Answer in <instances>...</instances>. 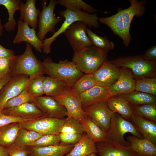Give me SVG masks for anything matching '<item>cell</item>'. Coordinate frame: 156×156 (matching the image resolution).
I'll use <instances>...</instances> for the list:
<instances>
[{"instance_id":"cell-7","label":"cell","mask_w":156,"mask_h":156,"mask_svg":"<svg viewBox=\"0 0 156 156\" xmlns=\"http://www.w3.org/2000/svg\"><path fill=\"white\" fill-rule=\"evenodd\" d=\"M57 4V1L50 0L49 5L47 6L46 1H41L42 9L38 16V30L36 35L41 41H43L47 33L50 32L54 34L56 31V25L62 21L63 19L60 17H56L54 13L55 8Z\"/></svg>"},{"instance_id":"cell-17","label":"cell","mask_w":156,"mask_h":156,"mask_svg":"<svg viewBox=\"0 0 156 156\" xmlns=\"http://www.w3.org/2000/svg\"><path fill=\"white\" fill-rule=\"evenodd\" d=\"M17 31L14 38L13 43L19 44L25 41L29 43L38 52H42L43 41L40 40L38 37L36 31L31 28L27 23L17 20Z\"/></svg>"},{"instance_id":"cell-45","label":"cell","mask_w":156,"mask_h":156,"mask_svg":"<svg viewBox=\"0 0 156 156\" xmlns=\"http://www.w3.org/2000/svg\"><path fill=\"white\" fill-rule=\"evenodd\" d=\"M12 57L0 58V79L10 72V62Z\"/></svg>"},{"instance_id":"cell-47","label":"cell","mask_w":156,"mask_h":156,"mask_svg":"<svg viewBox=\"0 0 156 156\" xmlns=\"http://www.w3.org/2000/svg\"><path fill=\"white\" fill-rule=\"evenodd\" d=\"M142 55L147 60L156 61V46L155 45L146 50Z\"/></svg>"},{"instance_id":"cell-4","label":"cell","mask_w":156,"mask_h":156,"mask_svg":"<svg viewBox=\"0 0 156 156\" xmlns=\"http://www.w3.org/2000/svg\"><path fill=\"white\" fill-rule=\"evenodd\" d=\"M109 61L119 67H123L129 69L135 80L156 77V61L147 60L142 55L123 56Z\"/></svg>"},{"instance_id":"cell-54","label":"cell","mask_w":156,"mask_h":156,"mask_svg":"<svg viewBox=\"0 0 156 156\" xmlns=\"http://www.w3.org/2000/svg\"><path fill=\"white\" fill-rule=\"evenodd\" d=\"M27 156H33L31 154H29Z\"/></svg>"},{"instance_id":"cell-44","label":"cell","mask_w":156,"mask_h":156,"mask_svg":"<svg viewBox=\"0 0 156 156\" xmlns=\"http://www.w3.org/2000/svg\"><path fill=\"white\" fill-rule=\"evenodd\" d=\"M21 117L7 115L0 110V127L11 123L30 121Z\"/></svg>"},{"instance_id":"cell-9","label":"cell","mask_w":156,"mask_h":156,"mask_svg":"<svg viewBox=\"0 0 156 156\" xmlns=\"http://www.w3.org/2000/svg\"><path fill=\"white\" fill-rule=\"evenodd\" d=\"M65 118L43 116L31 120L19 123L21 128L33 131L42 135H58Z\"/></svg>"},{"instance_id":"cell-25","label":"cell","mask_w":156,"mask_h":156,"mask_svg":"<svg viewBox=\"0 0 156 156\" xmlns=\"http://www.w3.org/2000/svg\"><path fill=\"white\" fill-rule=\"evenodd\" d=\"M107 103L109 108L114 113H118L127 120H130L134 114L132 105L120 95L110 96Z\"/></svg>"},{"instance_id":"cell-32","label":"cell","mask_w":156,"mask_h":156,"mask_svg":"<svg viewBox=\"0 0 156 156\" xmlns=\"http://www.w3.org/2000/svg\"><path fill=\"white\" fill-rule=\"evenodd\" d=\"M43 135L35 131L20 128L14 144L17 146H28Z\"/></svg>"},{"instance_id":"cell-30","label":"cell","mask_w":156,"mask_h":156,"mask_svg":"<svg viewBox=\"0 0 156 156\" xmlns=\"http://www.w3.org/2000/svg\"><path fill=\"white\" fill-rule=\"evenodd\" d=\"M43 85L44 94L51 97L59 95L69 86L64 81L50 76L44 77Z\"/></svg>"},{"instance_id":"cell-3","label":"cell","mask_w":156,"mask_h":156,"mask_svg":"<svg viewBox=\"0 0 156 156\" xmlns=\"http://www.w3.org/2000/svg\"><path fill=\"white\" fill-rule=\"evenodd\" d=\"M43 66L45 74L64 81L71 87L84 75L73 62L67 59L60 60L57 63L47 57L43 62Z\"/></svg>"},{"instance_id":"cell-6","label":"cell","mask_w":156,"mask_h":156,"mask_svg":"<svg viewBox=\"0 0 156 156\" xmlns=\"http://www.w3.org/2000/svg\"><path fill=\"white\" fill-rule=\"evenodd\" d=\"M130 133L140 138L143 137L134 125L125 119L117 113H114L109 129L107 133V140L115 142L125 146H130V143L125 140L124 136L126 133Z\"/></svg>"},{"instance_id":"cell-14","label":"cell","mask_w":156,"mask_h":156,"mask_svg":"<svg viewBox=\"0 0 156 156\" xmlns=\"http://www.w3.org/2000/svg\"><path fill=\"white\" fill-rule=\"evenodd\" d=\"M120 68L107 60L92 74L96 85L109 87L118 79Z\"/></svg>"},{"instance_id":"cell-11","label":"cell","mask_w":156,"mask_h":156,"mask_svg":"<svg viewBox=\"0 0 156 156\" xmlns=\"http://www.w3.org/2000/svg\"><path fill=\"white\" fill-rule=\"evenodd\" d=\"M83 109L87 116L106 133L108 132L114 113L109 108L107 101L101 102Z\"/></svg>"},{"instance_id":"cell-8","label":"cell","mask_w":156,"mask_h":156,"mask_svg":"<svg viewBox=\"0 0 156 156\" xmlns=\"http://www.w3.org/2000/svg\"><path fill=\"white\" fill-rule=\"evenodd\" d=\"M64 106L67 116L72 117L80 123L86 116L82 106L80 96L75 93L70 87H67L59 95L52 97Z\"/></svg>"},{"instance_id":"cell-28","label":"cell","mask_w":156,"mask_h":156,"mask_svg":"<svg viewBox=\"0 0 156 156\" xmlns=\"http://www.w3.org/2000/svg\"><path fill=\"white\" fill-rule=\"evenodd\" d=\"M97 153L96 143L87 134H83L81 140L75 144L72 149L64 156H86Z\"/></svg>"},{"instance_id":"cell-41","label":"cell","mask_w":156,"mask_h":156,"mask_svg":"<svg viewBox=\"0 0 156 156\" xmlns=\"http://www.w3.org/2000/svg\"><path fill=\"white\" fill-rule=\"evenodd\" d=\"M59 135L47 134L42 135L34 142L31 143L28 147H44L60 144Z\"/></svg>"},{"instance_id":"cell-34","label":"cell","mask_w":156,"mask_h":156,"mask_svg":"<svg viewBox=\"0 0 156 156\" xmlns=\"http://www.w3.org/2000/svg\"><path fill=\"white\" fill-rule=\"evenodd\" d=\"M86 32L93 46L107 53L114 48V43L110 41L107 36L98 35L88 27Z\"/></svg>"},{"instance_id":"cell-43","label":"cell","mask_w":156,"mask_h":156,"mask_svg":"<svg viewBox=\"0 0 156 156\" xmlns=\"http://www.w3.org/2000/svg\"><path fill=\"white\" fill-rule=\"evenodd\" d=\"M83 135L78 133H60L58 135L60 142V144H75L81 140Z\"/></svg>"},{"instance_id":"cell-49","label":"cell","mask_w":156,"mask_h":156,"mask_svg":"<svg viewBox=\"0 0 156 156\" xmlns=\"http://www.w3.org/2000/svg\"><path fill=\"white\" fill-rule=\"evenodd\" d=\"M12 77L10 73L0 79V91Z\"/></svg>"},{"instance_id":"cell-51","label":"cell","mask_w":156,"mask_h":156,"mask_svg":"<svg viewBox=\"0 0 156 156\" xmlns=\"http://www.w3.org/2000/svg\"><path fill=\"white\" fill-rule=\"evenodd\" d=\"M4 147L5 148L7 152L8 156H16L13 151L7 146Z\"/></svg>"},{"instance_id":"cell-33","label":"cell","mask_w":156,"mask_h":156,"mask_svg":"<svg viewBox=\"0 0 156 156\" xmlns=\"http://www.w3.org/2000/svg\"><path fill=\"white\" fill-rule=\"evenodd\" d=\"M125 98L132 105L156 103V96L139 91H134L126 94L120 95Z\"/></svg>"},{"instance_id":"cell-5","label":"cell","mask_w":156,"mask_h":156,"mask_svg":"<svg viewBox=\"0 0 156 156\" xmlns=\"http://www.w3.org/2000/svg\"><path fill=\"white\" fill-rule=\"evenodd\" d=\"M107 53L92 45L74 52L72 61L82 73H93L107 60Z\"/></svg>"},{"instance_id":"cell-55","label":"cell","mask_w":156,"mask_h":156,"mask_svg":"<svg viewBox=\"0 0 156 156\" xmlns=\"http://www.w3.org/2000/svg\"></svg>"},{"instance_id":"cell-37","label":"cell","mask_w":156,"mask_h":156,"mask_svg":"<svg viewBox=\"0 0 156 156\" xmlns=\"http://www.w3.org/2000/svg\"><path fill=\"white\" fill-rule=\"evenodd\" d=\"M132 107L134 114L156 122V103Z\"/></svg>"},{"instance_id":"cell-48","label":"cell","mask_w":156,"mask_h":156,"mask_svg":"<svg viewBox=\"0 0 156 156\" xmlns=\"http://www.w3.org/2000/svg\"><path fill=\"white\" fill-rule=\"evenodd\" d=\"M14 55L13 50L6 49L0 44V58L12 57Z\"/></svg>"},{"instance_id":"cell-42","label":"cell","mask_w":156,"mask_h":156,"mask_svg":"<svg viewBox=\"0 0 156 156\" xmlns=\"http://www.w3.org/2000/svg\"><path fill=\"white\" fill-rule=\"evenodd\" d=\"M33 98L28 93L27 88L19 94L9 100L5 103L3 109L13 107L25 103L32 102Z\"/></svg>"},{"instance_id":"cell-20","label":"cell","mask_w":156,"mask_h":156,"mask_svg":"<svg viewBox=\"0 0 156 156\" xmlns=\"http://www.w3.org/2000/svg\"><path fill=\"white\" fill-rule=\"evenodd\" d=\"M82 108L102 101L110 97L108 87L95 85L80 95Z\"/></svg>"},{"instance_id":"cell-46","label":"cell","mask_w":156,"mask_h":156,"mask_svg":"<svg viewBox=\"0 0 156 156\" xmlns=\"http://www.w3.org/2000/svg\"><path fill=\"white\" fill-rule=\"evenodd\" d=\"M7 146L13 151L16 156H27L30 154L28 146H17L14 144Z\"/></svg>"},{"instance_id":"cell-35","label":"cell","mask_w":156,"mask_h":156,"mask_svg":"<svg viewBox=\"0 0 156 156\" xmlns=\"http://www.w3.org/2000/svg\"><path fill=\"white\" fill-rule=\"evenodd\" d=\"M58 4L65 7L66 9L73 11H86L90 13L99 12L91 6L81 0H58Z\"/></svg>"},{"instance_id":"cell-39","label":"cell","mask_w":156,"mask_h":156,"mask_svg":"<svg viewBox=\"0 0 156 156\" xmlns=\"http://www.w3.org/2000/svg\"><path fill=\"white\" fill-rule=\"evenodd\" d=\"M135 90L156 96V77L136 80Z\"/></svg>"},{"instance_id":"cell-12","label":"cell","mask_w":156,"mask_h":156,"mask_svg":"<svg viewBox=\"0 0 156 156\" xmlns=\"http://www.w3.org/2000/svg\"><path fill=\"white\" fill-rule=\"evenodd\" d=\"M29 77L25 75L12 76L0 91V110L6 103L16 96L27 88Z\"/></svg>"},{"instance_id":"cell-16","label":"cell","mask_w":156,"mask_h":156,"mask_svg":"<svg viewBox=\"0 0 156 156\" xmlns=\"http://www.w3.org/2000/svg\"><path fill=\"white\" fill-rule=\"evenodd\" d=\"M130 6L128 8L121 10L125 35L128 44L131 41L130 29L132 21L135 16L140 17L143 16L146 11L145 5L146 0H129Z\"/></svg>"},{"instance_id":"cell-10","label":"cell","mask_w":156,"mask_h":156,"mask_svg":"<svg viewBox=\"0 0 156 156\" xmlns=\"http://www.w3.org/2000/svg\"><path fill=\"white\" fill-rule=\"evenodd\" d=\"M88 26L84 22L76 21L64 32L74 52L92 45L87 33Z\"/></svg>"},{"instance_id":"cell-21","label":"cell","mask_w":156,"mask_h":156,"mask_svg":"<svg viewBox=\"0 0 156 156\" xmlns=\"http://www.w3.org/2000/svg\"><path fill=\"white\" fill-rule=\"evenodd\" d=\"M36 0H27L21 1L20 8L19 19L27 23L31 28L37 30L38 17L40 11L36 6Z\"/></svg>"},{"instance_id":"cell-31","label":"cell","mask_w":156,"mask_h":156,"mask_svg":"<svg viewBox=\"0 0 156 156\" xmlns=\"http://www.w3.org/2000/svg\"><path fill=\"white\" fill-rule=\"evenodd\" d=\"M20 128L18 122L11 123L0 127V145L5 147L13 144Z\"/></svg>"},{"instance_id":"cell-2","label":"cell","mask_w":156,"mask_h":156,"mask_svg":"<svg viewBox=\"0 0 156 156\" xmlns=\"http://www.w3.org/2000/svg\"><path fill=\"white\" fill-rule=\"evenodd\" d=\"M25 51L22 54L14 55L10 62V72L12 76L18 75H25L31 78L44 73L43 62L35 56L32 46L26 42Z\"/></svg>"},{"instance_id":"cell-52","label":"cell","mask_w":156,"mask_h":156,"mask_svg":"<svg viewBox=\"0 0 156 156\" xmlns=\"http://www.w3.org/2000/svg\"><path fill=\"white\" fill-rule=\"evenodd\" d=\"M3 28V25L2 24L1 19L0 18V38L2 35Z\"/></svg>"},{"instance_id":"cell-29","label":"cell","mask_w":156,"mask_h":156,"mask_svg":"<svg viewBox=\"0 0 156 156\" xmlns=\"http://www.w3.org/2000/svg\"><path fill=\"white\" fill-rule=\"evenodd\" d=\"M21 0H0V5L4 6L8 14V21L3 25V28L7 31H14L16 29L17 22L14 18L15 12L20 10Z\"/></svg>"},{"instance_id":"cell-24","label":"cell","mask_w":156,"mask_h":156,"mask_svg":"<svg viewBox=\"0 0 156 156\" xmlns=\"http://www.w3.org/2000/svg\"><path fill=\"white\" fill-rule=\"evenodd\" d=\"M121 9L116 14L108 17L99 18L98 21L110 28L113 33L120 38L123 43L127 47L128 44L126 39Z\"/></svg>"},{"instance_id":"cell-1","label":"cell","mask_w":156,"mask_h":156,"mask_svg":"<svg viewBox=\"0 0 156 156\" xmlns=\"http://www.w3.org/2000/svg\"><path fill=\"white\" fill-rule=\"evenodd\" d=\"M60 17L64 21L58 30L50 37L45 38L43 41L42 51L43 53L48 54L51 51V46L56 38L65 31L73 23L78 21L86 23L90 27L98 28L100 26L98 20L99 17L97 13L90 14L86 11H73L67 9L61 11L59 13Z\"/></svg>"},{"instance_id":"cell-36","label":"cell","mask_w":156,"mask_h":156,"mask_svg":"<svg viewBox=\"0 0 156 156\" xmlns=\"http://www.w3.org/2000/svg\"><path fill=\"white\" fill-rule=\"evenodd\" d=\"M96 85L93 74H85L79 78L71 88L75 93L80 95Z\"/></svg>"},{"instance_id":"cell-38","label":"cell","mask_w":156,"mask_h":156,"mask_svg":"<svg viewBox=\"0 0 156 156\" xmlns=\"http://www.w3.org/2000/svg\"><path fill=\"white\" fill-rule=\"evenodd\" d=\"M43 74L29 78L27 89L29 95L33 98L42 96L44 94L43 88Z\"/></svg>"},{"instance_id":"cell-18","label":"cell","mask_w":156,"mask_h":156,"mask_svg":"<svg viewBox=\"0 0 156 156\" xmlns=\"http://www.w3.org/2000/svg\"><path fill=\"white\" fill-rule=\"evenodd\" d=\"M96 144L97 153L101 156H138L130 146L108 141L96 143Z\"/></svg>"},{"instance_id":"cell-13","label":"cell","mask_w":156,"mask_h":156,"mask_svg":"<svg viewBox=\"0 0 156 156\" xmlns=\"http://www.w3.org/2000/svg\"><path fill=\"white\" fill-rule=\"evenodd\" d=\"M33 102L46 117L64 118L67 116L65 108L52 97L40 96L33 98Z\"/></svg>"},{"instance_id":"cell-50","label":"cell","mask_w":156,"mask_h":156,"mask_svg":"<svg viewBox=\"0 0 156 156\" xmlns=\"http://www.w3.org/2000/svg\"><path fill=\"white\" fill-rule=\"evenodd\" d=\"M0 156H8L7 152L5 148L0 145Z\"/></svg>"},{"instance_id":"cell-15","label":"cell","mask_w":156,"mask_h":156,"mask_svg":"<svg viewBox=\"0 0 156 156\" xmlns=\"http://www.w3.org/2000/svg\"><path fill=\"white\" fill-rule=\"evenodd\" d=\"M136 80L129 68L121 67L120 75L117 81L108 87L110 96L126 94L135 91Z\"/></svg>"},{"instance_id":"cell-53","label":"cell","mask_w":156,"mask_h":156,"mask_svg":"<svg viewBox=\"0 0 156 156\" xmlns=\"http://www.w3.org/2000/svg\"><path fill=\"white\" fill-rule=\"evenodd\" d=\"M86 156H101L100 155H97L96 154V153H91L90 154Z\"/></svg>"},{"instance_id":"cell-23","label":"cell","mask_w":156,"mask_h":156,"mask_svg":"<svg viewBox=\"0 0 156 156\" xmlns=\"http://www.w3.org/2000/svg\"><path fill=\"white\" fill-rule=\"evenodd\" d=\"M131 149L139 156H156V144L147 138H138L134 135L127 138Z\"/></svg>"},{"instance_id":"cell-22","label":"cell","mask_w":156,"mask_h":156,"mask_svg":"<svg viewBox=\"0 0 156 156\" xmlns=\"http://www.w3.org/2000/svg\"><path fill=\"white\" fill-rule=\"evenodd\" d=\"M130 120L142 135L156 144V122L133 114Z\"/></svg>"},{"instance_id":"cell-27","label":"cell","mask_w":156,"mask_h":156,"mask_svg":"<svg viewBox=\"0 0 156 156\" xmlns=\"http://www.w3.org/2000/svg\"><path fill=\"white\" fill-rule=\"evenodd\" d=\"M84 132L95 143L107 140V133L87 116L81 123Z\"/></svg>"},{"instance_id":"cell-26","label":"cell","mask_w":156,"mask_h":156,"mask_svg":"<svg viewBox=\"0 0 156 156\" xmlns=\"http://www.w3.org/2000/svg\"><path fill=\"white\" fill-rule=\"evenodd\" d=\"M74 145L59 144L44 147H29L33 156H64L72 149Z\"/></svg>"},{"instance_id":"cell-19","label":"cell","mask_w":156,"mask_h":156,"mask_svg":"<svg viewBox=\"0 0 156 156\" xmlns=\"http://www.w3.org/2000/svg\"><path fill=\"white\" fill-rule=\"evenodd\" d=\"M1 111L7 115L30 120L44 116L42 112L33 102L25 103L13 107L4 108Z\"/></svg>"},{"instance_id":"cell-40","label":"cell","mask_w":156,"mask_h":156,"mask_svg":"<svg viewBox=\"0 0 156 156\" xmlns=\"http://www.w3.org/2000/svg\"><path fill=\"white\" fill-rule=\"evenodd\" d=\"M84 132L81 124L79 122L72 117L67 116L65 118L60 133L83 134Z\"/></svg>"}]
</instances>
